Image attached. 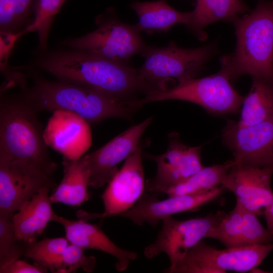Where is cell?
Instances as JSON below:
<instances>
[{
	"mask_svg": "<svg viewBox=\"0 0 273 273\" xmlns=\"http://www.w3.org/2000/svg\"><path fill=\"white\" fill-rule=\"evenodd\" d=\"M252 85L244 99L240 117L241 126L257 124L273 116V76H252Z\"/></svg>",
	"mask_w": 273,
	"mask_h": 273,
	"instance_id": "cell-23",
	"label": "cell"
},
{
	"mask_svg": "<svg viewBox=\"0 0 273 273\" xmlns=\"http://www.w3.org/2000/svg\"><path fill=\"white\" fill-rule=\"evenodd\" d=\"M244 99L233 87L228 76L219 70L205 77L179 81L171 87L149 92L144 98L134 100L132 103L139 108L151 102L180 100L197 104L210 114L221 115L240 112Z\"/></svg>",
	"mask_w": 273,
	"mask_h": 273,
	"instance_id": "cell-5",
	"label": "cell"
},
{
	"mask_svg": "<svg viewBox=\"0 0 273 273\" xmlns=\"http://www.w3.org/2000/svg\"><path fill=\"white\" fill-rule=\"evenodd\" d=\"M271 272H273V271H271Z\"/></svg>",
	"mask_w": 273,
	"mask_h": 273,
	"instance_id": "cell-34",
	"label": "cell"
},
{
	"mask_svg": "<svg viewBox=\"0 0 273 273\" xmlns=\"http://www.w3.org/2000/svg\"><path fill=\"white\" fill-rule=\"evenodd\" d=\"M257 216L244 208L239 246L273 243V232L263 226Z\"/></svg>",
	"mask_w": 273,
	"mask_h": 273,
	"instance_id": "cell-31",
	"label": "cell"
},
{
	"mask_svg": "<svg viewBox=\"0 0 273 273\" xmlns=\"http://www.w3.org/2000/svg\"><path fill=\"white\" fill-rule=\"evenodd\" d=\"M54 174L35 163L0 155V214L13 215L42 190L54 189Z\"/></svg>",
	"mask_w": 273,
	"mask_h": 273,
	"instance_id": "cell-9",
	"label": "cell"
},
{
	"mask_svg": "<svg viewBox=\"0 0 273 273\" xmlns=\"http://www.w3.org/2000/svg\"><path fill=\"white\" fill-rule=\"evenodd\" d=\"M53 221L63 226L65 237L70 244L84 249H96L113 256L117 260L115 267L118 271L125 270L130 261L137 258L136 253L117 246L98 225L81 218L70 220L56 213Z\"/></svg>",
	"mask_w": 273,
	"mask_h": 273,
	"instance_id": "cell-18",
	"label": "cell"
},
{
	"mask_svg": "<svg viewBox=\"0 0 273 273\" xmlns=\"http://www.w3.org/2000/svg\"><path fill=\"white\" fill-rule=\"evenodd\" d=\"M69 244L66 237L45 238L38 242L23 243L22 256L51 271Z\"/></svg>",
	"mask_w": 273,
	"mask_h": 273,
	"instance_id": "cell-26",
	"label": "cell"
},
{
	"mask_svg": "<svg viewBox=\"0 0 273 273\" xmlns=\"http://www.w3.org/2000/svg\"><path fill=\"white\" fill-rule=\"evenodd\" d=\"M224 190L219 186L206 192L168 196L160 200L154 195L144 193L132 207L117 216L126 217L139 225L147 223L155 227L166 217L197 210L217 198Z\"/></svg>",
	"mask_w": 273,
	"mask_h": 273,
	"instance_id": "cell-15",
	"label": "cell"
},
{
	"mask_svg": "<svg viewBox=\"0 0 273 273\" xmlns=\"http://www.w3.org/2000/svg\"><path fill=\"white\" fill-rule=\"evenodd\" d=\"M43 135L48 146L70 159H77L92 144L89 124L72 113L58 110L53 112Z\"/></svg>",
	"mask_w": 273,
	"mask_h": 273,
	"instance_id": "cell-17",
	"label": "cell"
},
{
	"mask_svg": "<svg viewBox=\"0 0 273 273\" xmlns=\"http://www.w3.org/2000/svg\"><path fill=\"white\" fill-rule=\"evenodd\" d=\"M272 175L273 167L233 164L220 185L232 192L245 209L258 216L272 199Z\"/></svg>",
	"mask_w": 273,
	"mask_h": 273,
	"instance_id": "cell-16",
	"label": "cell"
},
{
	"mask_svg": "<svg viewBox=\"0 0 273 273\" xmlns=\"http://www.w3.org/2000/svg\"><path fill=\"white\" fill-rule=\"evenodd\" d=\"M244 207L236 200L235 207L216 226L211 228L206 238L215 239L226 248L239 246Z\"/></svg>",
	"mask_w": 273,
	"mask_h": 273,
	"instance_id": "cell-28",
	"label": "cell"
},
{
	"mask_svg": "<svg viewBox=\"0 0 273 273\" xmlns=\"http://www.w3.org/2000/svg\"><path fill=\"white\" fill-rule=\"evenodd\" d=\"M249 12L248 6L242 0H197L186 26L198 39L203 40L207 37L204 28L209 24L220 20L231 22Z\"/></svg>",
	"mask_w": 273,
	"mask_h": 273,
	"instance_id": "cell-21",
	"label": "cell"
},
{
	"mask_svg": "<svg viewBox=\"0 0 273 273\" xmlns=\"http://www.w3.org/2000/svg\"><path fill=\"white\" fill-rule=\"evenodd\" d=\"M202 146L184 144L176 132L168 135L167 150L159 155H147L157 165L155 176L146 181V190L151 193H163L168 188L185 180L204 166L201 162Z\"/></svg>",
	"mask_w": 273,
	"mask_h": 273,
	"instance_id": "cell-13",
	"label": "cell"
},
{
	"mask_svg": "<svg viewBox=\"0 0 273 273\" xmlns=\"http://www.w3.org/2000/svg\"><path fill=\"white\" fill-rule=\"evenodd\" d=\"M96 23L97 28L94 31L80 37L64 39L60 43L121 63L142 53L146 47L135 26L120 21L112 9L99 15Z\"/></svg>",
	"mask_w": 273,
	"mask_h": 273,
	"instance_id": "cell-7",
	"label": "cell"
},
{
	"mask_svg": "<svg viewBox=\"0 0 273 273\" xmlns=\"http://www.w3.org/2000/svg\"><path fill=\"white\" fill-rule=\"evenodd\" d=\"M51 189L46 188L34 196L13 216L16 239L23 243L36 241L53 221L55 213L49 196Z\"/></svg>",
	"mask_w": 273,
	"mask_h": 273,
	"instance_id": "cell-19",
	"label": "cell"
},
{
	"mask_svg": "<svg viewBox=\"0 0 273 273\" xmlns=\"http://www.w3.org/2000/svg\"><path fill=\"white\" fill-rule=\"evenodd\" d=\"M84 250L70 243L52 272L70 273L76 272L78 269L87 273L93 272L96 265V259L93 256H86Z\"/></svg>",
	"mask_w": 273,
	"mask_h": 273,
	"instance_id": "cell-30",
	"label": "cell"
},
{
	"mask_svg": "<svg viewBox=\"0 0 273 273\" xmlns=\"http://www.w3.org/2000/svg\"><path fill=\"white\" fill-rule=\"evenodd\" d=\"M152 120L150 117L131 126L101 148L84 155L90 169L89 186L98 189L110 182L119 170L118 164L135 151Z\"/></svg>",
	"mask_w": 273,
	"mask_h": 273,
	"instance_id": "cell-14",
	"label": "cell"
},
{
	"mask_svg": "<svg viewBox=\"0 0 273 273\" xmlns=\"http://www.w3.org/2000/svg\"><path fill=\"white\" fill-rule=\"evenodd\" d=\"M63 177L50 196L52 203L79 206L88 200L90 169L84 156L77 159L63 157Z\"/></svg>",
	"mask_w": 273,
	"mask_h": 273,
	"instance_id": "cell-20",
	"label": "cell"
},
{
	"mask_svg": "<svg viewBox=\"0 0 273 273\" xmlns=\"http://www.w3.org/2000/svg\"><path fill=\"white\" fill-rule=\"evenodd\" d=\"M217 52L214 42L194 49L179 47L173 41L162 48L146 46L142 53L145 61L136 70L141 90L156 89L165 79L179 82L195 78Z\"/></svg>",
	"mask_w": 273,
	"mask_h": 273,
	"instance_id": "cell-6",
	"label": "cell"
},
{
	"mask_svg": "<svg viewBox=\"0 0 273 273\" xmlns=\"http://www.w3.org/2000/svg\"><path fill=\"white\" fill-rule=\"evenodd\" d=\"M232 22L234 51L220 59V70L231 82L244 75L273 76V1L258 0L255 9Z\"/></svg>",
	"mask_w": 273,
	"mask_h": 273,
	"instance_id": "cell-3",
	"label": "cell"
},
{
	"mask_svg": "<svg viewBox=\"0 0 273 273\" xmlns=\"http://www.w3.org/2000/svg\"><path fill=\"white\" fill-rule=\"evenodd\" d=\"M37 112L21 90L0 97V155L37 164L55 172Z\"/></svg>",
	"mask_w": 273,
	"mask_h": 273,
	"instance_id": "cell-4",
	"label": "cell"
},
{
	"mask_svg": "<svg viewBox=\"0 0 273 273\" xmlns=\"http://www.w3.org/2000/svg\"><path fill=\"white\" fill-rule=\"evenodd\" d=\"M30 87L21 90L36 111L61 110L76 114L89 124L111 118L128 119L135 110L130 100H123L83 85L48 79L34 70L29 71Z\"/></svg>",
	"mask_w": 273,
	"mask_h": 273,
	"instance_id": "cell-2",
	"label": "cell"
},
{
	"mask_svg": "<svg viewBox=\"0 0 273 273\" xmlns=\"http://www.w3.org/2000/svg\"><path fill=\"white\" fill-rule=\"evenodd\" d=\"M223 211H217L207 215L180 220L168 216L162 219V227L155 241L144 249L148 259L161 253H165L170 260L168 272L187 253L206 236L213 227L217 225L226 215Z\"/></svg>",
	"mask_w": 273,
	"mask_h": 273,
	"instance_id": "cell-10",
	"label": "cell"
},
{
	"mask_svg": "<svg viewBox=\"0 0 273 273\" xmlns=\"http://www.w3.org/2000/svg\"><path fill=\"white\" fill-rule=\"evenodd\" d=\"M13 215L0 214V268L22 256L23 244L16 239Z\"/></svg>",
	"mask_w": 273,
	"mask_h": 273,
	"instance_id": "cell-29",
	"label": "cell"
},
{
	"mask_svg": "<svg viewBox=\"0 0 273 273\" xmlns=\"http://www.w3.org/2000/svg\"><path fill=\"white\" fill-rule=\"evenodd\" d=\"M47 51L40 52L34 67L58 80L90 87L123 100H128V96L141 90L136 70L125 63L77 49Z\"/></svg>",
	"mask_w": 273,
	"mask_h": 273,
	"instance_id": "cell-1",
	"label": "cell"
},
{
	"mask_svg": "<svg viewBox=\"0 0 273 273\" xmlns=\"http://www.w3.org/2000/svg\"><path fill=\"white\" fill-rule=\"evenodd\" d=\"M34 0H0V30L3 34L22 35L33 22Z\"/></svg>",
	"mask_w": 273,
	"mask_h": 273,
	"instance_id": "cell-25",
	"label": "cell"
},
{
	"mask_svg": "<svg viewBox=\"0 0 273 273\" xmlns=\"http://www.w3.org/2000/svg\"><path fill=\"white\" fill-rule=\"evenodd\" d=\"M130 6L138 16L134 26L140 32H166L177 24L186 25L191 17V12L178 11L166 0L134 2Z\"/></svg>",
	"mask_w": 273,
	"mask_h": 273,
	"instance_id": "cell-22",
	"label": "cell"
},
{
	"mask_svg": "<svg viewBox=\"0 0 273 273\" xmlns=\"http://www.w3.org/2000/svg\"><path fill=\"white\" fill-rule=\"evenodd\" d=\"M273 250V243L218 249L203 240L169 273H225L251 271Z\"/></svg>",
	"mask_w": 273,
	"mask_h": 273,
	"instance_id": "cell-8",
	"label": "cell"
},
{
	"mask_svg": "<svg viewBox=\"0 0 273 273\" xmlns=\"http://www.w3.org/2000/svg\"><path fill=\"white\" fill-rule=\"evenodd\" d=\"M222 140L232 153L234 164L273 167V116L246 126L229 120Z\"/></svg>",
	"mask_w": 273,
	"mask_h": 273,
	"instance_id": "cell-12",
	"label": "cell"
},
{
	"mask_svg": "<svg viewBox=\"0 0 273 273\" xmlns=\"http://www.w3.org/2000/svg\"><path fill=\"white\" fill-rule=\"evenodd\" d=\"M266 223V228L273 232V197L269 204L264 209L263 214Z\"/></svg>",
	"mask_w": 273,
	"mask_h": 273,
	"instance_id": "cell-33",
	"label": "cell"
},
{
	"mask_svg": "<svg viewBox=\"0 0 273 273\" xmlns=\"http://www.w3.org/2000/svg\"><path fill=\"white\" fill-rule=\"evenodd\" d=\"M47 269L36 263L30 264L19 259L14 260L4 267L0 268L1 273H43Z\"/></svg>",
	"mask_w": 273,
	"mask_h": 273,
	"instance_id": "cell-32",
	"label": "cell"
},
{
	"mask_svg": "<svg viewBox=\"0 0 273 273\" xmlns=\"http://www.w3.org/2000/svg\"><path fill=\"white\" fill-rule=\"evenodd\" d=\"M66 0H34L32 6L33 22L24 33L35 31L38 37L40 52L48 49V38L56 15Z\"/></svg>",
	"mask_w": 273,
	"mask_h": 273,
	"instance_id": "cell-27",
	"label": "cell"
},
{
	"mask_svg": "<svg viewBox=\"0 0 273 273\" xmlns=\"http://www.w3.org/2000/svg\"><path fill=\"white\" fill-rule=\"evenodd\" d=\"M143 145L139 144L108 183L101 196L104 212L97 214L79 211L76 214L78 218L87 221L93 218L117 216L137 203L146 189L142 163Z\"/></svg>",
	"mask_w": 273,
	"mask_h": 273,
	"instance_id": "cell-11",
	"label": "cell"
},
{
	"mask_svg": "<svg viewBox=\"0 0 273 273\" xmlns=\"http://www.w3.org/2000/svg\"><path fill=\"white\" fill-rule=\"evenodd\" d=\"M234 163L229 161L223 164L204 166L199 171L164 192L168 196L203 193L220 186L221 181Z\"/></svg>",
	"mask_w": 273,
	"mask_h": 273,
	"instance_id": "cell-24",
	"label": "cell"
}]
</instances>
